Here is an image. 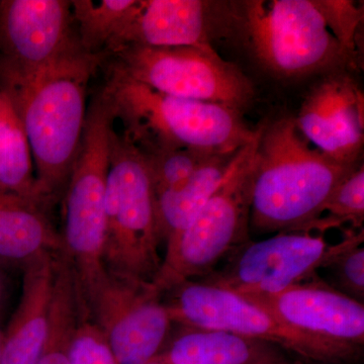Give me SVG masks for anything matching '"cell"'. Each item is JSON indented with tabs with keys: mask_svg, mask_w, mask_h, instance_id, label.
<instances>
[{
	"mask_svg": "<svg viewBox=\"0 0 364 364\" xmlns=\"http://www.w3.org/2000/svg\"><path fill=\"white\" fill-rule=\"evenodd\" d=\"M364 219V167L358 165L337 184L318 208L312 221L299 232L318 231L340 228L350 223L352 229H363Z\"/></svg>",
	"mask_w": 364,
	"mask_h": 364,
	"instance_id": "23",
	"label": "cell"
},
{
	"mask_svg": "<svg viewBox=\"0 0 364 364\" xmlns=\"http://www.w3.org/2000/svg\"><path fill=\"white\" fill-rule=\"evenodd\" d=\"M0 188L44 205L36 191L32 152L25 129L13 105L2 92H0Z\"/></svg>",
	"mask_w": 364,
	"mask_h": 364,
	"instance_id": "21",
	"label": "cell"
},
{
	"mask_svg": "<svg viewBox=\"0 0 364 364\" xmlns=\"http://www.w3.org/2000/svg\"><path fill=\"white\" fill-rule=\"evenodd\" d=\"M363 240L356 241L342 250L325 267L331 274L330 286L349 298L363 304L364 247Z\"/></svg>",
	"mask_w": 364,
	"mask_h": 364,
	"instance_id": "25",
	"label": "cell"
},
{
	"mask_svg": "<svg viewBox=\"0 0 364 364\" xmlns=\"http://www.w3.org/2000/svg\"><path fill=\"white\" fill-rule=\"evenodd\" d=\"M82 317L77 279L70 261L60 251L55 265L49 329L37 364H69L74 332Z\"/></svg>",
	"mask_w": 364,
	"mask_h": 364,
	"instance_id": "20",
	"label": "cell"
},
{
	"mask_svg": "<svg viewBox=\"0 0 364 364\" xmlns=\"http://www.w3.org/2000/svg\"><path fill=\"white\" fill-rule=\"evenodd\" d=\"M116 121L102 87L88 105L82 140L65 193L64 252L77 279L81 309L107 273L104 263L105 198L111 164V136Z\"/></svg>",
	"mask_w": 364,
	"mask_h": 364,
	"instance_id": "5",
	"label": "cell"
},
{
	"mask_svg": "<svg viewBox=\"0 0 364 364\" xmlns=\"http://www.w3.org/2000/svg\"><path fill=\"white\" fill-rule=\"evenodd\" d=\"M282 322L340 342L364 344V306L318 277L270 294H241Z\"/></svg>",
	"mask_w": 364,
	"mask_h": 364,
	"instance_id": "14",
	"label": "cell"
},
{
	"mask_svg": "<svg viewBox=\"0 0 364 364\" xmlns=\"http://www.w3.org/2000/svg\"><path fill=\"white\" fill-rule=\"evenodd\" d=\"M356 166L316 149L294 119L264 124L254 165L251 227L261 233L301 231Z\"/></svg>",
	"mask_w": 364,
	"mask_h": 364,
	"instance_id": "3",
	"label": "cell"
},
{
	"mask_svg": "<svg viewBox=\"0 0 364 364\" xmlns=\"http://www.w3.org/2000/svg\"><path fill=\"white\" fill-rule=\"evenodd\" d=\"M4 331L0 329V358H1L2 347H4Z\"/></svg>",
	"mask_w": 364,
	"mask_h": 364,
	"instance_id": "29",
	"label": "cell"
},
{
	"mask_svg": "<svg viewBox=\"0 0 364 364\" xmlns=\"http://www.w3.org/2000/svg\"><path fill=\"white\" fill-rule=\"evenodd\" d=\"M85 52L66 0L0 1V91L23 87Z\"/></svg>",
	"mask_w": 364,
	"mask_h": 364,
	"instance_id": "10",
	"label": "cell"
},
{
	"mask_svg": "<svg viewBox=\"0 0 364 364\" xmlns=\"http://www.w3.org/2000/svg\"><path fill=\"white\" fill-rule=\"evenodd\" d=\"M160 243L154 189L145 158L128 136L114 130L105 198V269L153 282L162 263Z\"/></svg>",
	"mask_w": 364,
	"mask_h": 364,
	"instance_id": "7",
	"label": "cell"
},
{
	"mask_svg": "<svg viewBox=\"0 0 364 364\" xmlns=\"http://www.w3.org/2000/svg\"><path fill=\"white\" fill-rule=\"evenodd\" d=\"M107 58L82 52L33 82L2 92L25 129L36 191L45 207L63 198L85 131L88 83Z\"/></svg>",
	"mask_w": 364,
	"mask_h": 364,
	"instance_id": "2",
	"label": "cell"
},
{
	"mask_svg": "<svg viewBox=\"0 0 364 364\" xmlns=\"http://www.w3.org/2000/svg\"><path fill=\"white\" fill-rule=\"evenodd\" d=\"M210 4L200 0H139L107 57L130 46L213 47Z\"/></svg>",
	"mask_w": 364,
	"mask_h": 364,
	"instance_id": "15",
	"label": "cell"
},
{
	"mask_svg": "<svg viewBox=\"0 0 364 364\" xmlns=\"http://www.w3.org/2000/svg\"><path fill=\"white\" fill-rule=\"evenodd\" d=\"M163 296L153 282L107 270L86 317L104 333L117 363H148L167 343L173 322Z\"/></svg>",
	"mask_w": 364,
	"mask_h": 364,
	"instance_id": "12",
	"label": "cell"
},
{
	"mask_svg": "<svg viewBox=\"0 0 364 364\" xmlns=\"http://www.w3.org/2000/svg\"><path fill=\"white\" fill-rule=\"evenodd\" d=\"M60 251L42 254L23 265L20 303L4 331L0 364L39 361L49 329L55 265Z\"/></svg>",
	"mask_w": 364,
	"mask_h": 364,
	"instance_id": "16",
	"label": "cell"
},
{
	"mask_svg": "<svg viewBox=\"0 0 364 364\" xmlns=\"http://www.w3.org/2000/svg\"><path fill=\"white\" fill-rule=\"evenodd\" d=\"M109 57L112 58L109 71L163 95L240 112L254 97L250 79L225 61L214 47L130 46Z\"/></svg>",
	"mask_w": 364,
	"mask_h": 364,
	"instance_id": "9",
	"label": "cell"
},
{
	"mask_svg": "<svg viewBox=\"0 0 364 364\" xmlns=\"http://www.w3.org/2000/svg\"><path fill=\"white\" fill-rule=\"evenodd\" d=\"M149 363L162 364H282L289 352L262 340L220 330L184 327Z\"/></svg>",
	"mask_w": 364,
	"mask_h": 364,
	"instance_id": "17",
	"label": "cell"
},
{
	"mask_svg": "<svg viewBox=\"0 0 364 364\" xmlns=\"http://www.w3.org/2000/svg\"><path fill=\"white\" fill-rule=\"evenodd\" d=\"M146 364H162V363H146Z\"/></svg>",
	"mask_w": 364,
	"mask_h": 364,
	"instance_id": "30",
	"label": "cell"
},
{
	"mask_svg": "<svg viewBox=\"0 0 364 364\" xmlns=\"http://www.w3.org/2000/svg\"><path fill=\"white\" fill-rule=\"evenodd\" d=\"M173 324L220 330L269 342L296 358L323 364H354L363 346L331 341L286 324L241 294L188 280L166 291Z\"/></svg>",
	"mask_w": 364,
	"mask_h": 364,
	"instance_id": "8",
	"label": "cell"
},
{
	"mask_svg": "<svg viewBox=\"0 0 364 364\" xmlns=\"http://www.w3.org/2000/svg\"><path fill=\"white\" fill-rule=\"evenodd\" d=\"M363 16L348 0H248L234 18L258 63L291 78L352 65Z\"/></svg>",
	"mask_w": 364,
	"mask_h": 364,
	"instance_id": "1",
	"label": "cell"
},
{
	"mask_svg": "<svg viewBox=\"0 0 364 364\" xmlns=\"http://www.w3.org/2000/svg\"><path fill=\"white\" fill-rule=\"evenodd\" d=\"M363 93L358 83L334 72L314 86L294 119L301 136L334 161L358 164L364 141Z\"/></svg>",
	"mask_w": 364,
	"mask_h": 364,
	"instance_id": "13",
	"label": "cell"
},
{
	"mask_svg": "<svg viewBox=\"0 0 364 364\" xmlns=\"http://www.w3.org/2000/svg\"><path fill=\"white\" fill-rule=\"evenodd\" d=\"M124 134L142 152L191 149L208 155L233 154L257 135L241 112L163 95L109 71L102 86Z\"/></svg>",
	"mask_w": 364,
	"mask_h": 364,
	"instance_id": "4",
	"label": "cell"
},
{
	"mask_svg": "<svg viewBox=\"0 0 364 364\" xmlns=\"http://www.w3.org/2000/svg\"><path fill=\"white\" fill-rule=\"evenodd\" d=\"M236 153L208 158L178 188L155 196L158 232L161 242H166L193 221L219 188Z\"/></svg>",
	"mask_w": 364,
	"mask_h": 364,
	"instance_id": "19",
	"label": "cell"
},
{
	"mask_svg": "<svg viewBox=\"0 0 364 364\" xmlns=\"http://www.w3.org/2000/svg\"><path fill=\"white\" fill-rule=\"evenodd\" d=\"M142 154L155 196L178 188L208 158L215 156L191 149L152 150Z\"/></svg>",
	"mask_w": 364,
	"mask_h": 364,
	"instance_id": "24",
	"label": "cell"
},
{
	"mask_svg": "<svg viewBox=\"0 0 364 364\" xmlns=\"http://www.w3.org/2000/svg\"><path fill=\"white\" fill-rule=\"evenodd\" d=\"M263 128L236 153L219 188L193 221L165 242V257L153 282L162 294L188 280L205 279L223 258L249 242L254 165Z\"/></svg>",
	"mask_w": 364,
	"mask_h": 364,
	"instance_id": "6",
	"label": "cell"
},
{
	"mask_svg": "<svg viewBox=\"0 0 364 364\" xmlns=\"http://www.w3.org/2000/svg\"><path fill=\"white\" fill-rule=\"evenodd\" d=\"M44 205L0 188V260L21 267L42 254L63 249L61 234Z\"/></svg>",
	"mask_w": 364,
	"mask_h": 364,
	"instance_id": "18",
	"label": "cell"
},
{
	"mask_svg": "<svg viewBox=\"0 0 364 364\" xmlns=\"http://www.w3.org/2000/svg\"><path fill=\"white\" fill-rule=\"evenodd\" d=\"M139 0H73L72 16L79 43L90 55H109Z\"/></svg>",
	"mask_w": 364,
	"mask_h": 364,
	"instance_id": "22",
	"label": "cell"
},
{
	"mask_svg": "<svg viewBox=\"0 0 364 364\" xmlns=\"http://www.w3.org/2000/svg\"><path fill=\"white\" fill-rule=\"evenodd\" d=\"M363 229L329 243L324 234L280 232L267 240L244 244L224 269L202 282L239 294H270L317 277L342 250L363 240Z\"/></svg>",
	"mask_w": 364,
	"mask_h": 364,
	"instance_id": "11",
	"label": "cell"
},
{
	"mask_svg": "<svg viewBox=\"0 0 364 364\" xmlns=\"http://www.w3.org/2000/svg\"><path fill=\"white\" fill-rule=\"evenodd\" d=\"M69 364H119L102 330L81 317L72 338Z\"/></svg>",
	"mask_w": 364,
	"mask_h": 364,
	"instance_id": "26",
	"label": "cell"
},
{
	"mask_svg": "<svg viewBox=\"0 0 364 364\" xmlns=\"http://www.w3.org/2000/svg\"><path fill=\"white\" fill-rule=\"evenodd\" d=\"M282 364H323L318 363H313V361L304 360V359L296 358L291 359V360L287 361L286 363Z\"/></svg>",
	"mask_w": 364,
	"mask_h": 364,
	"instance_id": "28",
	"label": "cell"
},
{
	"mask_svg": "<svg viewBox=\"0 0 364 364\" xmlns=\"http://www.w3.org/2000/svg\"><path fill=\"white\" fill-rule=\"evenodd\" d=\"M6 280H4V273H2L1 267H0V318H1L2 314H4V306H6Z\"/></svg>",
	"mask_w": 364,
	"mask_h": 364,
	"instance_id": "27",
	"label": "cell"
}]
</instances>
